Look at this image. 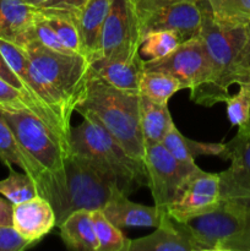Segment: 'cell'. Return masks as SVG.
<instances>
[{
  "label": "cell",
  "mask_w": 250,
  "mask_h": 251,
  "mask_svg": "<svg viewBox=\"0 0 250 251\" xmlns=\"http://www.w3.org/2000/svg\"><path fill=\"white\" fill-rule=\"evenodd\" d=\"M10 173L5 179L0 180V194L6 199L12 205L29 200L38 195L37 186L33 179L24 173H17L11 168H9Z\"/></svg>",
  "instance_id": "cell-28"
},
{
  "label": "cell",
  "mask_w": 250,
  "mask_h": 251,
  "mask_svg": "<svg viewBox=\"0 0 250 251\" xmlns=\"http://www.w3.org/2000/svg\"><path fill=\"white\" fill-rule=\"evenodd\" d=\"M212 16L222 27H247L250 24V0H225L212 10Z\"/></svg>",
  "instance_id": "cell-29"
},
{
  "label": "cell",
  "mask_w": 250,
  "mask_h": 251,
  "mask_svg": "<svg viewBox=\"0 0 250 251\" xmlns=\"http://www.w3.org/2000/svg\"><path fill=\"white\" fill-rule=\"evenodd\" d=\"M225 200L233 201V202L238 203V205L243 206V207H245V208H250V195H248V196H239V198L225 199Z\"/></svg>",
  "instance_id": "cell-39"
},
{
  "label": "cell",
  "mask_w": 250,
  "mask_h": 251,
  "mask_svg": "<svg viewBox=\"0 0 250 251\" xmlns=\"http://www.w3.org/2000/svg\"><path fill=\"white\" fill-rule=\"evenodd\" d=\"M183 42V38L174 31H150L141 37L139 53L141 56H146L147 60H159L173 53Z\"/></svg>",
  "instance_id": "cell-26"
},
{
  "label": "cell",
  "mask_w": 250,
  "mask_h": 251,
  "mask_svg": "<svg viewBox=\"0 0 250 251\" xmlns=\"http://www.w3.org/2000/svg\"><path fill=\"white\" fill-rule=\"evenodd\" d=\"M102 212L114 226L123 229L126 227H153L156 228L166 212L164 207L145 206L132 202L129 196L115 190Z\"/></svg>",
  "instance_id": "cell-15"
},
{
  "label": "cell",
  "mask_w": 250,
  "mask_h": 251,
  "mask_svg": "<svg viewBox=\"0 0 250 251\" xmlns=\"http://www.w3.org/2000/svg\"><path fill=\"white\" fill-rule=\"evenodd\" d=\"M71 151L85 158L124 195L147 186L145 164L130 156L112 135L91 118L70 130Z\"/></svg>",
  "instance_id": "cell-4"
},
{
  "label": "cell",
  "mask_w": 250,
  "mask_h": 251,
  "mask_svg": "<svg viewBox=\"0 0 250 251\" xmlns=\"http://www.w3.org/2000/svg\"><path fill=\"white\" fill-rule=\"evenodd\" d=\"M17 46L65 104L75 112L76 103L81 100L87 86L90 61L81 54L63 53L47 48L34 39H27Z\"/></svg>",
  "instance_id": "cell-5"
},
{
  "label": "cell",
  "mask_w": 250,
  "mask_h": 251,
  "mask_svg": "<svg viewBox=\"0 0 250 251\" xmlns=\"http://www.w3.org/2000/svg\"><path fill=\"white\" fill-rule=\"evenodd\" d=\"M227 117L233 126H242L250 115V83H239V91L225 100Z\"/></svg>",
  "instance_id": "cell-30"
},
{
  "label": "cell",
  "mask_w": 250,
  "mask_h": 251,
  "mask_svg": "<svg viewBox=\"0 0 250 251\" xmlns=\"http://www.w3.org/2000/svg\"><path fill=\"white\" fill-rule=\"evenodd\" d=\"M218 251H250V208H245L242 229L225 240L218 248Z\"/></svg>",
  "instance_id": "cell-32"
},
{
  "label": "cell",
  "mask_w": 250,
  "mask_h": 251,
  "mask_svg": "<svg viewBox=\"0 0 250 251\" xmlns=\"http://www.w3.org/2000/svg\"><path fill=\"white\" fill-rule=\"evenodd\" d=\"M12 227L33 245L56 227V216L48 200L37 195L12 205Z\"/></svg>",
  "instance_id": "cell-14"
},
{
  "label": "cell",
  "mask_w": 250,
  "mask_h": 251,
  "mask_svg": "<svg viewBox=\"0 0 250 251\" xmlns=\"http://www.w3.org/2000/svg\"><path fill=\"white\" fill-rule=\"evenodd\" d=\"M240 68H242V71L250 69V24L247 26V38H245L242 58H240Z\"/></svg>",
  "instance_id": "cell-38"
},
{
  "label": "cell",
  "mask_w": 250,
  "mask_h": 251,
  "mask_svg": "<svg viewBox=\"0 0 250 251\" xmlns=\"http://www.w3.org/2000/svg\"><path fill=\"white\" fill-rule=\"evenodd\" d=\"M26 2H28V4L33 5V6H37V7H42L46 5V2L48 1V0H25Z\"/></svg>",
  "instance_id": "cell-43"
},
{
  "label": "cell",
  "mask_w": 250,
  "mask_h": 251,
  "mask_svg": "<svg viewBox=\"0 0 250 251\" xmlns=\"http://www.w3.org/2000/svg\"><path fill=\"white\" fill-rule=\"evenodd\" d=\"M163 146L180 162L189 168H195V159L200 156H221L225 144L201 142L184 136L175 125H172L169 131L162 141Z\"/></svg>",
  "instance_id": "cell-21"
},
{
  "label": "cell",
  "mask_w": 250,
  "mask_h": 251,
  "mask_svg": "<svg viewBox=\"0 0 250 251\" xmlns=\"http://www.w3.org/2000/svg\"><path fill=\"white\" fill-rule=\"evenodd\" d=\"M1 113L31 162L38 195L51 205L65 183V162L73 153L71 147L28 110Z\"/></svg>",
  "instance_id": "cell-2"
},
{
  "label": "cell",
  "mask_w": 250,
  "mask_h": 251,
  "mask_svg": "<svg viewBox=\"0 0 250 251\" xmlns=\"http://www.w3.org/2000/svg\"><path fill=\"white\" fill-rule=\"evenodd\" d=\"M115 190L85 158L73 152L65 162V183L51 203L56 227L77 210H102Z\"/></svg>",
  "instance_id": "cell-6"
},
{
  "label": "cell",
  "mask_w": 250,
  "mask_h": 251,
  "mask_svg": "<svg viewBox=\"0 0 250 251\" xmlns=\"http://www.w3.org/2000/svg\"><path fill=\"white\" fill-rule=\"evenodd\" d=\"M39 7L25 0H0V37L17 43L33 26Z\"/></svg>",
  "instance_id": "cell-19"
},
{
  "label": "cell",
  "mask_w": 250,
  "mask_h": 251,
  "mask_svg": "<svg viewBox=\"0 0 250 251\" xmlns=\"http://www.w3.org/2000/svg\"><path fill=\"white\" fill-rule=\"evenodd\" d=\"M129 251H199L195 243L184 233L176 221L166 212L156 230L131 240Z\"/></svg>",
  "instance_id": "cell-17"
},
{
  "label": "cell",
  "mask_w": 250,
  "mask_h": 251,
  "mask_svg": "<svg viewBox=\"0 0 250 251\" xmlns=\"http://www.w3.org/2000/svg\"><path fill=\"white\" fill-rule=\"evenodd\" d=\"M145 70H158L178 78L190 96L200 91L208 81V61L200 36L184 41L173 53L159 60H145Z\"/></svg>",
  "instance_id": "cell-10"
},
{
  "label": "cell",
  "mask_w": 250,
  "mask_h": 251,
  "mask_svg": "<svg viewBox=\"0 0 250 251\" xmlns=\"http://www.w3.org/2000/svg\"><path fill=\"white\" fill-rule=\"evenodd\" d=\"M203 17V1L180 0L140 15L141 37L150 31H174L186 41L200 34Z\"/></svg>",
  "instance_id": "cell-12"
},
{
  "label": "cell",
  "mask_w": 250,
  "mask_h": 251,
  "mask_svg": "<svg viewBox=\"0 0 250 251\" xmlns=\"http://www.w3.org/2000/svg\"><path fill=\"white\" fill-rule=\"evenodd\" d=\"M208 61V81L195 95L190 96L194 103L212 107L225 102L229 87L239 83L242 76L240 58L247 38V27L228 28L213 20L212 10L203 1V17L200 34Z\"/></svg>",
  "instance_id": "cell-3"
},
{
  "label": "cell",
  "mask_w": 250,
  "mask_h": 251,
  "mask_svg": "<svg viewBox=\"0 0 250 251\" xmlns=\"http://www.w3.org/2000/svg\"><path fill=\"white\" fill-rule=\"evenodd\" d=\"M60 238L65 247L75 251H97L98 242L93 229L91 211L77 210L60 225Z\"/></svg>",
  "instance_id": "cell-20"
},
{
  "label": "cell",
  "mask_w": 250,
  "mask_h": 251,
  "mask_svg": "<svg viewBox=\"0 0 250 251\" xmlns=\"http://www.w3.org/2000/svg\"><path fill=\"white\" fill-rule=\"evenodd\" d=\"M140 42L141 28L135 0H110L98 59L129 58L139 53Z\"/></svg>",
  "instance_id": "cell-8"
},
{
  "label": "cell",
  "mask_w": 250,
  "mask_h": 251,
  "mask_svg": "<svg viewBox=\"0 0 250 251\" xmlns=\"http://www.w3.org/2000/svg\"><path fill=\"white\" fill-rule=\"evenodd\" d=\"M183 86L171 74L158 70H145L140 80V95L158 104H168L169 100Z\"/></svg>",
  "instance_id": "cell-24"
},
{
  "label": "cell",
  "mask_w": 250,
  "mask_h": 251,
  "mask_svg": "<svg viewBox=\"0 0 250 251\" xmlns=\"http://www.w3.org/2000/svg\"><path fill=\"white\" fill-rule=\"evenodd\" d=\"M87 0H48L46 5L42 7H56V9H65L70 11H77Z\"/></svg>",
  "instance_id": "cell-36"
},
{
  "label": "cell",
  "mask_w": 250,
  "mask_h": 251,
  "mask_svg": "<svg viewBox=\"0 0 250 251\" xmlns=\"http://www.w3.org/2000/svg\"><path fill=\"white\" fill-rule=\"evenodd\" d=\"M0 110H28L38 117L36 107L26 95L0 77Z\"/></svg>",
  "instance_id": "cell-31"
},
{
  "label": "cell",
  "mask_w": 250,
  "mask_h": 251,
  "mask_svg": "<svg viewBox=\"0 0 250 251\" xmlns=\"http://www.w3.org/2000/svg\"><path fill=\"white\" fill-rule=\"evenodd\" d=\"M221 158L230 161L229 168L221 172V200L250 195V139L237 134L225 144Z\"/></svg>",
  "instance_id": "cell-13"
},
{
  "label": "cell",
  "mask_w": 250,
  "mask_h": 251,
  "mask_svg": "<svg viewBox=\"0 0 250 251\" xmlns=\"http://www.w3.org/2000/svg\"><path fill=\"white\" fill-rule=\"evenodd\" d=\"M201 1H205L206 4L211 7V10H215L217 9L225 0H201Z\"/></svg>",
  "instance_id": "cell-41"
},
{
  "label": "cell",
  "mask_w": 250,
  "mask_h": 251,
  "mask_svg": "<svg viewBox=\"0 0 250 251\" xmlns=\"http://www.w3.org/2000/svg\"><path fill=\"white\" fill-rule=\"evenodd\" d=\"M91 218L98 242L97 251H129L131 240L105 217L102 210L91 211Z\"/></svg>",
  "instance_id": "cell-27"
},
{
  "label": "cell",
  "mask_w": 250,
  "mask_h": 251,
  "mask_svg": "<svg viewBox=\"0 0 250 251\" xmlns=\"http://www.w3.org/2000/svg\"><path fill=\"white\" fill-rule=\"evenodd\" d=\"M0 161L7 168L17 166L20 169H22V172L28 174L33 179L34 172L31 162L17 142L16 136L5 120L1 110H0Z\"/></svg>",
  "instance_id": "cell-25"
},
{
  "label": "cell",
  "mask_w": 250,
  "mask_h": 251,
  "mask_svg": "<svg viewBox=\"0 0 250 251\" xmlns=\"http://www.w3.org/2000/svg\"><path fill=\"white\" fill-rule=\"evenodd\" d=\"M238 129H239L238 130V134L243 135V136L245 137H249L250 139V115L249 118H248L247 122H245V124H243L242 126H239Z\"/></svg>",
  "instance_id": "cell-40"
},
{
  "label": "cell",
  "mask_w": 250,
  "mask_h": 251,
  "mask_svg": "<svg viewBox=\"0 0 250 251\" xmlns=\"http://www.w3.org/2000/svg\"><path fill=\"white\" fill-rule=\"evenodd\" d=\"M39 10H41L42 17L55 32L61 43L69 50L82 55L80 33L76 25V11L56 9V7H39Z\"/></svg>",
  "instance_id": "cell-23"
},
{
  "label": "cell",
  "mask_w": 250,
  "mask_h": 251,
  "mask_svg": "<svg viewBox=\"0 0 250 251\" xmlns=\"http://www.w3.org/2000/svg\"><path fill=\"white\" fill-rule=\"evenodd\" d=\"M245 208L229 200H221L213 210L176 222L195 243L199 251H218L225 240L237 234L244 225ZM175 221V220H174Z\"/></svg>",
  "instance_id": "cell-7"
},
{
  "label": "cell",
  "mask_w": 250,
  "mask_h": 251,
  "mask_svg": "<svg viewBox=\"0 0 250 251\" xmlns=\"http://www.w3.org/2000/svg\"><path fill=\"white\" fill-rule=\"evenodd\" d=\"M0 225L12 226V203L0 198Z\"/></svg>",
  "instance_id": "cell-37"
},
{
  "label": "cell",
  "mask_w": 250,
  "mask_h": 251,
  "mask_svg": "<svg viewBox=\"0 0 250 251\" xmlns=\"http://www.w3.org/2000/svg\"><path fill=\"white\" fill-rule=\"evenodd\" d=\"M144 164L147 188L151 191L154 205L164 208L175 199L188 176L198 168L181 164L162 142L145 146Z\"/></svg>",
  "instance_id": "cell-9"
},
{
  "label": "cell",
  "mask_w": 250,
  "mask_h": 251,
  "mask_svg": "<svg viewBox=\"0 0 250 251\" xmlns=\"http://www.w3.org/2000/svg\"><path fill=\"white\" fill-rule=\"evenodd\" d=\"M29 247L12 226L0 225V251H22Z\"/></svg>",
  "instance_id": "cell-33"
},
{
  "label": "cell",
  "mask_w": 250,
  "mask_h": 251,
  "mask_svg": "<svg viewBox=\"0 0 250 251\" xmlns=\"http://www.w3.org/2000/svg\"><path fill=\"white\" fill-rule=\"evenodd\" d=\"M173 124L168 104H158L140 95V127L145 146L161 144Z\"/></svg>",
  "instance_id": "cell-22"
},
{
  "label": "cell",
  "mask_w": 250,
  "mask_h": 251,
  "mask_svg": "<svg viewBox=\"0 0 250 251\" xmlns=\"http://www.w3.org/2000/svg\"><path fill=\"white\" fill-rule=\"evenodd\" d=\"M243 82L250 83V69H247V70L242 71V76H240L239 83H243ZM239 83H238V85H239Z\"/></svg>",
  "instance_id": "cell-42"
},
{
  "label": "cell",
  "mask_w": 250,
  "mask_h": 251,
  "mask_svg": "<svg viewBox=\"0 0 250 251\" xmlns=\"http://www.w3.org/2000/svg\"><path fill=\"white\" fill-rule=\"evenodd\" d=\"M175 1H180V0H135L139 16L151 11V10L157 9V7L164 6V5L172 4V2ZM199 1H201V0H199Z\"/></svg>",
  "instance_id": "cell-35"
},
{
  "label": "cell",
  "mask_w": 250,
  "mask_h": 251,
  "mask_svg": "<svg viewBox=\"0 0 250 251\" xmlns=\"http://www.w3.org/2000/svg\"><path fill=\"white\" fill-rule=\"evenodd\" d=\"M0 77H1L2 80L6 81L7 83H10L11 86H14V87L21 90L22 92L25 93L24 85H22L21 80L17 77L16 74H15L14 71L11 70V68L7 65L6 60H5L4 56L1 55V53H0Z\"/></svg>",
  "instance_id": "cell-34"
},
{
  "label": "cell",
  "mask_w": 250,
  "mask_h": 251,
  "mask_svg": "<svg viewBox=\"0 0 250 251\" xmlns=\"http://www.w3.org/2000/svg\"><path fill=\"white\" fill-rule=\"evenodd\" d=\"M75 110L104 127L131 157L144 163L145 142L140 127V92L114 87L91 69L87 86Z\"/></svg>",
  "instance_id": "cell-1"
},
{
  "label": "cell",
  "mask_w": 250,
  "mask_h": 251,
  "mask_svg": "<svg viewBox=\"0 0 250 251\" xmlns=\"http://www.w3.org/2000/svg\"><path fill=\"white\" fill-rule=\"evenodd\" d=\"M221 203L220 174L198 168L188 176L180 191L166 211L173 220L184 222L191 217L208 212Z\"/></svg>",
  "instance_id": "cell-11"
},
{
  "label": "cell",
  "mask_w": 250,
  "mask_h": 251,
  "mask_svg": "<svg viewBox=\"0 0 250 251\" xmlns=\"http://www.w3.org/2000/svg\"><path fill=\"white\" fill-rule=\"evenodd\" d=\"M109 6L110 0H87L75 12L82 55L90 63L100 55V38Z\"/></svg>",
  "instance_id": "cell-16"
},
{
  "label": "cell",
  "mask_w": 250,
  "mask_h": 251,
  "mask_svg": "<svg viewBox=\"0 0 250 251\" xmlns=\"http://www.w3.org/2000/svg\"><path fill=\"white\" fill-rule=\"evenodd\" d=\"M91 69L109 85L124 91L140 92V80L145 73V59L140 53L129 58L98 59Z\"/></svg>",
  "instance_id": "cell-18"
}]
</instances>
